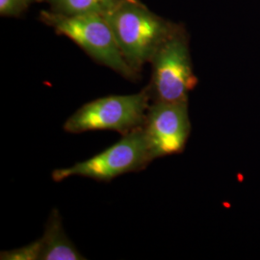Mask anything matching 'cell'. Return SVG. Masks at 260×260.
Here are the masks:
<instances>
[{
  "mask_svg": "<svg viewBox=\"0 0 260 260\" xmlns=\"http://www.w3.org/2000/svg\"><path fill=\"white\" fill-rule=\"evenodd\" d=\"M152 160L142 125L122 135L119 142L93 157L71 167L56 169L51 177L55 182L71 177L111 181L121 175L145 170Z\"/></svg>",
  "mask_w": 260,
  "mask_h": 260,
  "instance_id": "277c9868",
  "label": "cell"
},
{
  "mask_svg": "<svg viewBox=\"0 0 260 260\" xmlns=\"http://www.w3.org/2000/svg\"><path fill=\"white\" fill-rule=\"evenodd\" d=\"M150 62L153 74L149 89L153 102L187 103L198 80L185 43L180 38L169 36Z\"/></svg>",
  "mask_w": 260,
  "mask_h": 260,
  "instance_id": "5b68a950",
  "label": "cell"
},
{
  "mask_svg": "<svg viewBox=\"0 0 260 260\" xmlns=\"http://www.w3.org/2000/svg\"><path fill=\"white\" fill-rule=\"evenodd\" d=\"M150 100L149 88L137 93L96 99L76 110L66 121L64 130L72 134L113 130L125 135L144 124Z\"/></svg>",
  "mask_w": 260,
  "mask_h": 260,
  "instance_id": "3957f363",
  "label": "cell"
},
{
  "mask_svg": "<svg viewBox=\"0 0 260 260\" xmlns=\"http://www.w3.org/2000/svg\"><path fill=\"white\" fill-rule=\"evenodd\" d=\"M41 18L58 34L75 42L95 62L127 79H136L137 73L122 55L110 25L102 15L66 16L43 11Z\"/></svg>",
  "mask_w": 260,
  "mask_h": 260,
  "instance_id": "7a4b0ae2",
  "label": "cell"
},
{
  "mask_svg": "<svg viewBox=\"0 0 260 260\" xmlns=\"http://www.w3.org/2000/svg\"><path fill=\"white\" fill-rule=\"evenodd\" d=\"M143 128L153 160L182 152L191 131L188 104L153 102Z\"/></svg>",
  "mask_w": 260,
  "mask_h": 260,
  "instance_id": "8992f818",
  "label": "cell"
},
{
  "mask_svg": "<svg viewBox=\"0 0 260 260\" xmlns=\"http://www.w3.org/2000/svg\"><path fill=\"white\" fill-rule=\"evenodd\" d=\"M40 260H83V255L66 234L58 209H53L42 236Z\"/></svg>",
  "mask_w": 260,
  "mask_h": 260,
  "instance_id": "52a82bcc",
  "label": "cell"
},
{
  "mask_svg": "<svg viewBox=\"0 0 260 260\" xmlns=\"http://www.w3.org/2000/svg\"><path fill=\"white\" fill-rule=\"evenodd\" d=\"M52 12L66 16L102 15L105 16L121 0H47Z\"/></svg>",
  "mask_w": 260,
  "mask_h": 260,
  "instance_id": "ba28073f",
  "label": "cell"
},
{
  "mask_svg": "<svg viewBox=\"0 0 260 260\" xmlns=\"http://www.w3.org/2000/svg\"><path fill=\"white\" fill-rule=\"evenodd\" d=\"M42 251L41 239L33 241L26 246L10 251H1L0 259L2 260H40Z\"/></svg>",
  "mask_w": 260,
  "mask_h": 260,
  "instance_id": "9c48e42d",
  "label": "cell"
},
{
  "mask_svg": "<svg viewBox=\"0 0 260 260\" xmlns=\"http://www.w3.org/2000/svg\"><path fill=\"white\" fill-rule=\"evenodd\" d=\"M37 0H0V15L18 17Z\"/></svg>",
  "mask_w": 260,
  "mask_h": 260,
  "instance_id": "30bf717a",
  "label": "cell"
},
{
  "mask_svg": "<svg viewBox=\"0 0 260 260\" xmlns=\"http://www.w3.org/2000/svg\"><path fill=\"white\" fill-rule=\"evenodd\" d=\"M134 72L150 62L169 37L166 24L139 0H121L103 16Z\"/></svg>",
  "mask_w": 260,
  "mask_h": 260,
  "instance_id": "6da1fadb",
  "label": "cell"
}]
</instances>
